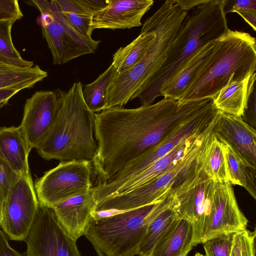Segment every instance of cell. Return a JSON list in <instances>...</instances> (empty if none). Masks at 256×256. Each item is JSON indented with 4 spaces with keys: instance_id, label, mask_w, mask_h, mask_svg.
Here are the masks:
<instances>
[{
    "instance_id": "21",
    "label": "cell",
    "mask_w": 256,
    "mask_h": 256,
    "mask_svg": "<svg viewBox=\"0 0 256 256\" xmlns=\"http://www.w3.org/2000/svg\"><path fill=\"white\" fill-rule=\"evenodd\" d=\"M192 223L176 218L156 243L150 256H187L194 245Z\"/></svg>"
},
{
    "instance_id": "32",
    "label": "cell",
    "mask_w": 256,
    "mask_h": 256,
    "mask_svg": "<svg viewBox=\"0 0 256 256\" xmlns=\"http://www.w3.org/2000/svg\"><path fill=\"white\" fill-rule=\"evenodd\" d=\"M256 230L247 228L234 234L230 256H256Z\"/></svg>"
},
{
    "instance_id": "10",
    "label": "cell",
    "mask_w": 256,
    "mask_h": 256,
    "mask_svg": "<svg viewBox=\"0 0 256 256\" xmlns=\"http://www.w3.org/2000/svg\"><path fill=\"white\" fill-rule=\"evenodd\" d=\"M218 110L214 104L200 112L180 126L170 136L153 148L132 160L106 182L104 188L114 194L125 182L146 169L179 144L204 132L215 118Z\"/></svg>"
},
{
    "instance_id": "16",
    "label": "cell",
    "mask_w": 256,
    "mask_h": 256,
    "mask_svg": "<svg viewBox=\"0 0 256 256\" xmlns=\"http://www.w3.org/2000/svg\"><path fill=\"white\" fill-rule=\"evenodd\" d=\"M154 4L152 0H110L95 11L90 20V31L96 29H125L142 26L143 16Z\"/></svg>"
},
{
    "instance_id": "36",
    "label": "cell",
    "mask_w": 256,
    "mask_h": 256,
    "mask_svg": "<svg viewBox=\"0 0 256 256\" xmlns=\"http://www.w3.org/2000/svg\"><path fill=\"white\" fill-rule=\"evenodd\" d=\"M224 10L228 12H236L238 10H250L256 12V0H222Z\"/></svg>"
},
{
    "instance_id": "4",
    "label": "cell",
    "mask_w": 256,
    "mask_h": 256,
    "mask_svg": "<svg viewBox=\"0 0 256 256\" xmlns=\"http://www.w3.org/2000/svg\"><path fill=\"white\" fill-rule=\"evenodd\" d=\"M256 48L250 34L229 29L217 40L206 68L180 100L212 98L229 83L256 72Z\"/></svg>"
},
{
    "instance_id": "23",
    "label": "cell",
    "mask_w": 256,
    "mask_h": 256,
    "mask_svg": "<svg viewBox=\"0 0 256 256\" xmlns=\"http://www.w3.org/2000/svg\"><path fill=\"white\" fill-rule=\"evenodd\" d=\"M154 217L138 248L139 256H150L154 246L176 218L170 190L156 203L150 212Z\"/></svg>"
},
{
    "instance_id": "31",
    "label": "cell",
    "mask_w": 256,
    "mask_h": 256,
    "mask_svg": "<svg viewBox=\"0 0 256 256\" xmlns=\"http://www.w3.org/2000/svg\"><path fill=\"white\" fill-rule=\"evenodd\" d=\"M16 21L0 20V60L11 64L32 67L34 62L24 60L14 47L12 38V29Z\"/></svg>"
},
{
    "instance_id": "7",
    "label": "cell",
    "mask_w": 256,
    "mask_h": 256,
    "mask_svg": "<svg viewBox=\"0 0 256 256\" xmlns=\"http://www.w3.org/2000/svg\"><path fill=\"white\" fill-rule=\"evenodd\" d=\"M155 38L143 56L127 71L116 75L109 86L108 108L122 107L158 68L164 60L179 30V26L166 18L158 19L150 26Z\"/></svg>"
},
{
    "instance_id": "17",
    "label": "cell",
    "mask_w": 256,
    "mask_h": 256,
    "mask_svg": "<svg viewBox=\"0 0 256 256\" xmlns=\"http://www.w3.org/2000/svg\"><path fill=\"white\" fill-rule=\"evenodd\" d=\"M212 133L219 141L256 166V131L242 117L218 110Z\"/></svg>"
},
{
    "instance_id": "27",
    "label": "cell",
    "mask_w": 256,
    "mask_h": 256,
    "mask_svg": "<svg viewBox=\"0 0 256 256\" xmlns=\"http://www.w3.org/2000/svg\"><path fill=\"white\" fill-rule=\"evenodd\" d=\"M48 75L38 65L22 67L0 60V88H32Z\"/></svg>"
},
{
    "instance_id": "37",
    "label": "cell",
    "mask_w": 256,
    "mask_h": 256,
    "mask_svg": "<svg viewBox=\"0 0 256 256\" xmlns=\"http://www.w3.org/2000/svg\"><path fill=\"white\" fill-rule=\"evenodd\" d=\"M256 86L248 98L246 108L242 116L243 120L256 130Z\"/></svg>"
},
{
    "instance_id": "41",
    "label": "cell",
    "mask_w": 256,
    "mask_h": 256,
    "mask_svg": "<svg viewBox=\"0 0 256 256\" xmlns=\"http://www.w3.org/2000/svg\"><path fill=\"white\" fill-rule=\"evenodd\" d=\"M206 0H176V2L182 10L188 12L194 7L204 2Z\"/></svg>"
},
{
    "instance_id": "38",
    "label": "cell",
    "mask_w": 256,
    "mask_h": 256,
    "mask_svg": "<svg viewBox=\"0 0 256 256\" xmlns=\"http://www.w3.org/2000/svg\"><path fill=\"white\" fill-rule=\"evenodd\" d=\"M0 256H26L13 249L9 244L8 238L0 226Z\"/></svg>"
},
{
    "instance_id": "30",
    "label": "cell",
    "mask_w": 256,
    "mask_h": 256,
    "mask_svg": "<svg viewBox=\"0 0 256 256\" xmlns=\"http://www.w3.org/2000/svg\"><path fill=\"white\" fill-rule=\"evenodd\" d=\"M202 169L212 181L228 182L223 144L213 133L204 152Z\"/></svg>"
},
{
    "instance_id": "5",
    "label": "cell",
    "mask_w": 256,
    "mask_h": 256,
    "mask_svg": "<svg viewBox=\"0 0 256 256\" xmlns=\"http://www.w3.org/2000/svg\"><path fill=\"white\" fill-rule=\"evenodd\" d=\"M216 120V117L200 134L189 152L172 166L137 188L104 200L96 205V210L125 211L158 202L170 188L202 168L204 152Z\"/></svg>"
},
{
    "instance_id": "14",
    "label": "cell",
    "mask_w": 256,
    "mask_h": 256,
    "mask_svg": "<svg viewBox=\"0 0 256 256\" xmlns=\"http://www.w3.org/2000/svg\"><path fill=\"white\" fill-rule=\"evenodd\" d=\"M25 242L26 256H81L76 241L64 231L52 208L40 206Z\"/></svg>"
},
{
    "instance_id": "29",
    "label": "cell",
    "mask_w": 256,
    "mask_h": 256,
    "mask_svg": "<svg viewBox=\"0 0 256 256\" xmlns=\"http://www.w3.org/2000/svg\"><path fill=\"white\" fill-rule=\"evenodd\" d=\"M117 74L116 68L111 64L95 80L82 88L84 101L94 112L107 108L108 90Z\"/></svg>"
},
{
    "instance_id": "20",
    "label": "cell",
    "mask_w": 256,
    "mask_h": 256,
    "mask_svg": "<svg viewBox=\"0 0 256 256\" xmlns=\"http://www.w3.org/2000/svg\"><path fill=\"white\" fill-rule=\"evenodd\" d=\"M32 150L20 125L0 127V158L20 176H31L28 158Z\"/></svg>"
},
{
    "instance_id": "25",
    "label": "cell",
    "mask_w": 256,
    "mask_h": 256,
    "mask_svg": "<svg viewBox=\"0 0 256 256\" xmlns=\"http://www.w3.org/2000/svg\"><path fill=\"white\" fill-rule=\"evenodd\" d=\"M59 10L70 26L84 36L91 37L90 20L94 12L105 6L108 0H55Z\"/></svg>"
},
{
    "instance_id": "40",
    "label": "cell",
    "mask_w": 256,
    "mask_h": 256,
    "mask_svg": "<svg viewBox=\"0 0 256 256\" xmlns=\"http://www.w3.org/2000/svg\"><path fill=\"white\" fill-rule=\"evenodd\" d=\"M240 15L244 20L256 30V12L250 10H238L236 12Z\"/></svg>"
},
{
    "instance_id": "43",
    "label": "cell",
    "mask_w": 256,
    "mask_h": 256,
    "mask_svg": "<svg viewBox=\"0 0 256 256\" xmlns=\"http://www.w3.org/2000/svg\"><path fill=\"white\" fill-rule=\"evenodd\" d=\"M1 61H2V60H1Z\"/></svg>"
},
{
    "instance_id": "34",
    "label": "cell",
    "mask_w": 256,
    "mask_h": 256,
    "mask_svg": "<svg viewBox=\"0 0 256 256\" xmlns=\"http://www.w3.org/2000/svg\"><path fill=\"white\" fill-rule=\"evenodd\" d=\"M21 176L0 158V218L4 202L12 187Z\"/></svg>"
},
{
    "instance_id": "11",
    "label": "cell",
    "mask_w": 256,
    "mask_h": 256,
    "mask_svg": "<svg viewBox=\"0 0 256 256\" xmlns=\"http://www.w3.org/2000/svg\"><path fill=\"white\" fill-rule=\"evenodd\" d=\"M40 209L32 176H21L4 202L0 218L1 229L10 240L25 241Z\"/></svg>"
},
{
    "instance_id": "22",
    "label": "cell",
    "mask_w": 256,
    "mask_h": 256,
    "mask_svg": "<svg viewBox=\"0 0 256 256\" xmlns=\"http://www.w3.org/2000/svg\"><path fill=\"white\" fill-rule=\"evenodd\" d=\"M204 132L193 136L179 144L167 154L123 184L112 196L137 188L172 166L189 152Z\"/></svg>"
},
{
    "instance_id": "2",
    "label": "cell",
    "mask_w": 256,
    "mask_h": 256,
    "mask_svg": "<svg viewBox=\"0 0 256 256\" xmlns=\"http://www.w3.org/2000/svg\"><path fill=\"white\" fill-rule=\"evenodd\" d=\"M228 30L222 0H206L188 11L164 60L130 100L138 98L142 106L152 104L164 85L196 52Z\"/></svg>"
},
{
    "instance_id": "15",
    "label": "cell",
    "mask_w": 256,
    "mask_h": 256,
    "mask_svg": "<svg viewBox=\"0 0 256 256\" xmlns=\"http://www.w3.org/2000/svg\"><path fill=\"white\" fill-rule=\"evenodd\" d=\"M59 103L56 92L48 90L36 91L26 100L20 125L32 149H37L46 137Z\"/></svg>"
},
{
    "instance_id": "35",
    "label": "cell",
    "mask_w": 256,
    "mask_h": 256,
    "mask_svg": "<svg viewBox=\"0 0 256 256\" xmlns=\"http://www.w3.org/2000/svg\"><path fill=\"white\" fill-rule=\"evenodd\" d=\"M24 16L17 0H0V20L16 21Z\"/></svg>"
},
{
    "instance_id": "13",
    "label": "cell",
    "mask_w": 256,
    "mask_h": 256,
    "mask_svg": "<svg viewBox=\"0 0 256 256\" xmlns=\"http://www.w3.org/2000/svg\"><path fill=\"white\" fill-rule=\"evenodd\" d=\"M248 224V220L238 206L232 184L228 182L212 181L202 244L218 235L244 230Z\"/></svg>"
},
{
    "instance_id": "42",
    "label": "cell",
    "mask_w": 256,
    "mask_h": 256,
    "mask_svg": "<svg viewBox=\"0 0 256 256\" xmlns=\"http://www.w3.org/2000/svg\"><path fill=\"white\" fill-rule=\"evenodd\" d=\"M194 256H204L202 254L198 252L195 254Z\"/></svg>"
},
{
    "instance_id": "24",
    "label": "cell",
    "mask_w": 256,
    "mask_h": 256,
    "mask_svg": "<svg viewBox=\"0 0 256 256\" xmlns=\"http://www.w3.org/2000/svg\"><path fill=\"white\" fill-rule=\"evenodd\" d=\"M256 79L254 72L243 80L224 86L212 98L216 108L222 112L242 117L249 96L256 86Z\"/></svg>"
},
{
    "instance_id": "8",
    "label": "cell",
    "mask_w": 256,
    "mask_h": 256,
    "mask_svg": "<svg viewBox=\"0 0 256 256\" xmlns=\"http://www.w3.org/2000/svg\"><path fill=\"white\" fill-rule=\"evenodd\" d=\"M26 2L40 12L38 22L54 64H63L94 53L98 48L100 41L82 35L73 28L60 12L55 0H32Z\"/></svg>"
},
{
    "instance_id": "6",
    "label": "cell",
    "mask_w": 256,
    "mask_h": 256,
    "mask_svg": "<svg viewBox=\"0 0 256 256\" xmlns=\"http://www.w3.org/2000/svg\"><path fill=\"white\" fill-rule=\"evenodd\" d=\"M156 203L99 220L92 218L84 236L98 256L136 255Z\"/></svg>"
},
{
    "instance_id": "9",
    "label": "cell",
    "mask_w": 256,
    "mask_h": 256,
    "mask_svg": "<svg viewBox=\"0 0 256 256\" xmlns=\"http://www.w3.org/2000/svg\"><path fill=\"white\" fill-rule=\"evenodd\" d=\"M92 162L61 161L35 181L34 187L40 207L52 208L74 196L88 192L92 184Z\"/></svg>"
},
{
    "instance_id": "1",
    "label": "cell",
    "mask_w": 256,
    "mask_h": 256,
    "mask_svg": "<svg viewBox=\"0 0 256 256\" xmlns=\"http://www.w3.org/2000/svg\"><path fill=\"white\" fill-rule=\"evenodd\" d=\"M210 98L180 101L164 98L134 108H108L96 114L98 150L92 163L104 182L208 108Z\"/></svg>"
},
{
    "instance_id": "26",
    "label": "cell",
    "mask_w": 256,
    "mask_h": 256,
    "mask_svg": "<svg viewBox=\"0 0 256 256\" xmlns=\"http://www.w3.org/2000/svg\"><path fill=\"white\" fill-rule=\"evenodd\" d=\"M223 148L228 182L243 187L256 200V166L244 160L228 145L223 144Z\"/></svg>"
},
{
    "instance_id": "18",
    "label": "cell",
    "mask_w": 256,
    "mask_h": 256,
    "mask_svg": "<svg viewBox=\"0 0 256 256\" xmlns=\"http://www.w3.org/2000/svg\"><path fill=\"white\" fill-rule=\"evenodd\" d=\"M91 191L70 198L54 206L55 215L64 231L72 240L84 236L95 210Z\"/></svg>"
},
{
    "instance_id": "33",
    "label": "cell",
    "mask_w": 256,
    "mask_h": 256,
    "mask_svg": "<svg viewBox=\"0 0 256 256\" xmlns=\"http://www.w3.org/2000/svg\"><path fill=\"white\" fill-rule=\"evenodd\" d=\"M234 234H222L204 241V256H230Z\"/></svg>"
},
{
    "instance_id": "3",
    "label": "cell",
    "mask_w": 256,
    "mask_h": 256,
    "mask_svg": "<svg viewBox=\"0 0 256 256\" xmlns=\"http://www.w3.org/2000/svg\"><path fill=\"white\" fill-rule=\"evenodd\" d=\"M60 103L53 124L36 149L46 160H84L92 162L98 150L96 114L86 106L80 82L66 92L58 90Z\"/></svg>"
},
{
    "instance_id": "19",
    "label": "cell",
    "mask_w": 256,
    "mask_h": 256,
    "mask_svg": "<svg viewBox=\"0 0 256 256\" xmlns=\"http://www.w3.org/2000/svg\"><path fill=\"white\" fill-rule=\"evenodd\" d=\"M217 40L200 49L183 68L162 88L161 96L180 100L208 65L214 53Z\"/></svg>"
},
{
    "instance_id": "12",
    "label": "cell",
    "mask_w": 256,
    "mask_h": 256,
    "mask_svg": "<svg viewBox=\"0 0 256 256\" xmlns=\"http://www.w3.org/2000/svg\"><path fill=\"white\" fill-rule=\"evenodd\" d=\"M212 180L202 168L170 190L176 218L190 222L194 245L202 244L204 222L210 204Z\"/></svg>"
},
{
    "instance_id": "28",
    "label": "cell",
    "mask_w": 256,
    "mask_h": 256,
    "mask_svg": "<svg viewBox=\"0 0 256 256\" xmlns=\"http://www.w3.org/2000/svg\"><path fill=\"white\" fill-rule=\"evenodd\" d=\"M155 36L152 30L142 26L140 34L136 38L116 51L113 55L112 64L116 68L118 74L127 71L140 60Z\"/></svg>"
},
{
    "instance_id": "39",
    "label": "cell",
    "mask_w": 256,
    "mask_h": 256,
    "mask_svg": "<svg viewBox=\"0 0 256 256\" xmlns=\"http://www.w3.org/2000/svg\"><path fill=\"white\" fill-rule=\"evenodd\" d=\"M20 90L18 88H0V108L6 105L10 99Z\"/></svg>"
}]
</instances>
